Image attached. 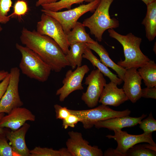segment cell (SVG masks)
Wrapping results in <instances>:
<instances>
[{
    "mask_svg": "<svg viewBox=\"0 0 156 156\" xmlns=\"http://www.w3.org/2000/svg\"><path fill=\"white\" fill-rule=\"evenodd\" d=\"M10 76V73L0 82V101L5 93L9 84Z\"/></svg>",
    "mask_w": 156,
    "mask_h": 156,
    "instance_id": "34",
    "label": "cell"
},
{
    "mask_svg": "<svg viewBox=\"0 0 156 156\" xmlns=\"http://www.w3.org/2000/svg\"><path fill=\"white\" fill-rule=\"evenodd\" d=\"M9 73L10 81L0 101V113L8 114L13 109L23 105L18 92L20 69L17 67L12 68Z\"/></svg>",
    "mask_w": 156,
    "mask_h": 156,
    "instance_id": "8",
    "label": "cell"
},
{
    "mask_svg": "<svg viewBox=\"0 0 156 156\" xmlns=\"http://www.w3.org/2000/svg\"><path fill=\"white\" fill-rule=\"evenodd\" d=\"M62 126L65 129L68 127L73 128L79 122H80L81 119L77 116L70 114L67 117L62 120Z\"/></svg>",
    "mask_w": 156,
    "mask_h": 156,
    "instance_id": "31",
    "label": "cell"
},
{
    "mask_svg": "<svg viewBox=\"0 0 156 156\" xmlns=\"http://www.w3.org/2000/svg\"><path fill=\"white\" fill-rule=\"evenodd\" d=\"M111 81L105 86L99 101V103L106 106L117 107L129 100L122 88Z\"/></svg>",
    "mask_w": 156,
    "mask_h": 156,
    "instance_id": "16",
    "label": "cell"
},
{
    "mask_svg": "<svg viewBox=\"0 0 156 156\" xmlns=\"http://www.w3.org/2000/svg\"><path fill=\"white\" fill-rule=\"evenodd\" d=\"M5 133H0V156H18L8 142Z\"/></svg>",
    "mask_w": 156,
    "mask_h": 156,
    "instance_id": "28",
    "label": "cell"
},
{
    "mask_svg": "<svg viewBox=\"0 0 156 156\" xmlns=\"http://www.w3.org/2000/svg\"><path fill=\"white\" fill-rule=\"evenodd\" d=\"M54 107L56 113V118L57 119L62 120L71 114L69 109L66 107H63L58 104H55L54 105Z\"/></svg>",
    "mask_w": 156,
    "mask_h": 156,
    "instance_id": "32",
    "label": "cell"
},
{
    "mask_svg": "<svg viewBox=\"0 0 156 156\" xmlns=\"http://www.w3.org/2000/svg\"><path fill=\"white\" fill-rule=\"evenodd\" d=\"M156 99V87H146L142 90L141 97Z\"/></svg>",
    "mask_w": 156,
    "mask_h": 156,
    "instance_id": "33",
    "label": "cell"
},
{
    "mask_svg": "<svg viewBox=\"0 0 156 156\" xmlns=\"http://www.w3.org/2000/svg\"><path fill=\"white\" fill-rule=\"evenodd\" d=\"M66 35L69 46L78 42L93 43L95 42L90 37L89 34L87 33L83 24L78 21Z\"/></svg>",
    "mask_w": 156,
    "mask_h": 156,
    "instance_id": "21",
    "label": "cell"
},
{
    "mask_svg": "<svg viewBox=\"0 0 156 156\" xmlns=\"http://www.w3.org/2000/svg\"><path fill=\"white\" fill-rule=\"evenodd\" d=\"M103 155L105 156H123V155L117 151L116 149H114L112 148H108L105 151Z\"/></svg>",
    "mask_w": 156,
    "mask_h": 156,
    "instance_id": "35",
    "label": "cell"
},
{
    "mask_svg": "<svg viewBox=\"0 0 156 156\" xmlns=\"http://www.w3.org/2000/svg\"><path fill=\"white\" fill-rule=\"evenodd\" d=\"M114 0H100L93 14L85 19L82 23L99 42L102 41L103 34L105 30L119 26L118 21L115 18H111L109 14V8Z\"/></svg>",
    "mask_w": 156,
    "mask_h": 156,
    "instance_id": "4",
    "label": "cell"
},
{
    "mask_svg": "<svg viewBox=\"0 0 156 156\" xmlns=\"http://www.w3.org/2000/svg\"><path fill=\"white\" fill-rule=\"evenodd\" d=\"M146 5L152 2L155 0H141Z\"/></svg>",
    "mask_w": 156,
    "mask_h": 156,
    "instance_id": "39",
    "label": "cell"
},
{
    "mask_svg": "<svg viewBox=\"0 0 156 156\" xmlns=\"http://www.w3.org/2000/svg\"><path fill=\"white\" fill-rule=\"evenodd\" d=\"M5 115L4 113H0V121L2 118ZM5 133V130L2 128L0 127V133Z\"/></svg>",
    "mask_w": 156,
    "mask_h": 156,
    "instance_id": "38",
    "label": "cell"
},
{
    "mask_svg": "<svg viewBox=\"0 0 156 156\" xmlns=\"http://www.w3.org/2000/svg\"><path fill=\"white\" fill-rule=\"evenodd\" d=\"M108 32L109 36L118 41L123 48L125 59L117 62L118 66L126 69L133 68L138 69L150 60L140 49L141 38L131 33L122 35L112 28L108 29Z\"/></svg>",
    "mask_w": 156,
    "mask_h": 156,
    "instance_id": "2",
    "label": "cell"
},
{
    "mask_svg": "<svg viewBox=\"0 0 156 156\" xmlns=\"http://www.w3.org/2000/svg\"><path fill=\"white\" fill-rule=\"evenodd\" d=\"M87 47L95 51L100 57V61L107 67H109L115 71L118 77L123 81L126 69L116 64L110 58L109 54L102 45L96 41L93 43H86Z\"/></svg>",
    "mask_w": 156,
    "mask_h": 156,
    "instance_id": "18",
    "label": "cell"
},
{
    "mask_svg": "<svg viewBox=\"0 0 156 156\" xmlns=\"http://www.w3.org/2000/svg\"><path fill=\"white\" fill-rule=\"evenodd\" d=\"M12 4V0H0V24L8 22L10 18L8 15Z\"/></svg>",
    "mask_w": 156,
    "mask_h": 156,
    "instance_id": "27",
    "label": "cell"
},
{
    "mask_svg": "<svg viewBox=\"0 0 156 156\" xmlns=\"http://www.w3.org/2000/svg\"><path fill=\"white\" fill-rule=\"evenodd\" d=\"M28 11V7L27 2L24 0H18L14 5L13 11L9 16L21 17L25 15Z\"/></svg>",
    "mask_w": 156,
    "mask_h": 156,
    "instance_id": "30",
    "label": "cell"
},
{
    "mask_svg": "<svg viewBox=\"0 0 156 156\" xmlns=\"http://www.w3.org/2000/svg\"><path fill=\"white\" fill-rule=\"evenodd\" d=\"M69 138L66 142L67 148L72 156H102V150L96 146H92L83 139L81 133L69 131Z\"/></svg>",
    "mask_w": 156,
    "mask_h": 156,
    "instance_id": "12",
    "label": "cell"
},
{
    "mask_svg": "<svg viewBox=\"0 0 156 156\" xmlns=\"http://www.w3.org/2000/svg\"><path fill=\"white\" fill-rule=\"evenodd\" d=\"M67 54L66 55V60L72 69L77 66H81L82 55L84 50L87 47L86 43L78 42L70 46Z\"/></svg>",
    "mask_w": 156,
    "mask_h": 156,
    "instance_id": "22",
    "label": "cell"
},
{
    "mask_svg": "<svg viewBox=\"0 0 156 156\" xmlns=\"http://www.w3.org/2000/svg\"><path fill=\"white\" fill-rule=\"evenodd\" d=\"M30 127L27 123L18 129L14 131H5V133L9 144L13 151L18 156H30V150L25 141V136Z\"/></svg>",
    "mask_w": 156,
    "mask_h": 156,
    "instance_id": "15",
    "label": "cell"
},
{
    "mask_svg": "<svg viewBox=\"0 0 156 156\" xmlns=\"http://www.w3.org/2000/svg\"><path fill=\"white\" fill-rule=\"evenodd\" d=\"M59 0H38L36 2V7L41 6L42 5L55 2Z\"/></svg>",
    "mask_w": 156,
    "mask_h": 156,
    "instance_id": "36",
    "label": "cell"
},
{
    "mask_svg": "<svg viewBox=\"0 0 156 156\" xmlns=\"http://www.w3.org/2000/svg\"><path fill=\"white\" fill-rule=\"evenodd\" d=\"M9 73L4 70L0 71V82L3 80L8 74Z\"/></svg>",
    "mask_w": 156,
    "mask_h": 156,
    "instance_id": "37",
    "label": "cell"
},
{
    "mask_svg": "<svg viewBox=\"0 0 156 156\" xmlns=\"http://www.w3.org/2000/svg\"><path fill=\"white\" fill-rule=\"evenodd\" d=\"M147 116L143 114L138 117H130L129 115L114 117L99 121L94 125L97 128H106L110 130L121 129L125 127H130L139 124Z\"/></svg>",
    "mask_w": 156,
    "mask_h": 156,
    "instance_id": "17",
    "label": "cell"
},
{
    "mask_svg": "<svg viewBox=\"0 0 156 156\" xmlns=\"http://www.w3.org/2000/svg\"><path fill=\"white\" fill-rule=\"evenodd\" d=\"M138 71L147 87H156V64L150 60L138 68Z\"/></svg>",
    "mask_w": 156,
    "mask_h": 156,
    "instance_id": "23",
    "label": "cell"
},
{
    "mask_svg": "<svg viewBox=\"0 0 156 156\" xmlns=\"http://www.w3.org/2000/svg\"><path fill=\"white\" fill-rule=\"evenodd\" d=\"M106 83L104 75L97 69L92 70L86 78L84 84L88 86L86 91L83 93L81 98L88 107L92 108L97 105Z\"/></svg>",
    "mask_w": 156,
    "mask_h": 156,
    "instance_id": "9",
    "label": "cell"
},
{
    "mask_svg": "<svg viewBox=\"0 0 156 156\" xmlns=\"http://www.w3.org/2000/svg\"><path fill=\"white\" fill-rule=\"evenodd\" d=\"M114 135H109L106 136L109 139H113L117 143L116 149L126 156L127 151L134 145L138 143L146 142L154 146L156 144L153 140L152 133H143L138 135H133L129 134L126 131L121 129L114 130Z\"/></svg>",
    "mask_w": 156,
    "mask_h": 156,
    "instance_id": "11",
    "label": "cell"
},
{
    "mask_svg": "<svg viewBox=\"0 0 156 156\" xmlns=\"http://www.w3.org/2000/svg\"><path fill=\"white\" fill-rule=\"evenodd\" d=\"M83 58L88 60L94 66H95L105 76L117 85H120L123 81L118 76L112 73L92 53L91 50L87 47L85 49L82 55Z\"/></svg>",
    "mask_w": 156,
    "mask_h": 156,
    "instance_id": "20",
    "label": "cell"
},
{
    "mask_svg": "<svg viewBox=\"0 0 156 156\" xmlns=\"http://www.w3.org/2000/svg\"><path fill=\"white\" fill-rule=\"evenodd\" d=\"M30 156H72L68 149L62 148L59 150L52 148L35 147L30 151Z\"/></svg>",
    "mask_w": 156,
    "mask_h": 156,
    "instance_id": "25",
    "label": "cell"
},
{
    "mask_svg": "<svg viewBox=\"0 0 156 156\" xmlns=\"http://www.w3.org/2000/svg\"><path fill=\"white\" fill-rule=\"evenodd\" d=\"M22 44L38 55L56 72L69 66L62 49L53 39L42 35L36 31L29 30L24 27L20 37Z\"/></svg>",
    "mask_w": 156,
    "mask_h": 156,
    "instance_id": "1",
    "label": "cell"
},
{
    "mask_svg": "<svg viewBox=\"0 0 156 156\" xmlns=\"http://www.w3.org/2000/svg\"><path fill=\"white\" fill-rule=\"evenodd\" d=\"M35 119V116L29 109L21 107H17L2 118L0 127L9 128L14 131L21 127L26 121H34Z\"/></svg>",
    "mask_w": 156,
    "mask_h": 156,
    "instance_id": "13",
    "label": "cell"
},
{
    "mask_svg": "<svg viewBox=\"0 0 156 156\" xmlns=\"http://www.w3.org/2000/svg\"><path fill=\"white\" fill-rule=\"evenodd\" d=\"M71 114L81 119L83 127L88 129L92 127L96 122L107 119L129 115L130 110L127 109L122 111L114 110L107 106L101 104L94 108L83 110L69 109Z\"/></svg>",
    "mask_w": 156,
    "mask_h": 156,
    "instance_id": "5",
    "label": "cell"
},
{
    "mask_svg": "<svg viewBox=\"0 0 156 156\" xmlns=\"http://www.w3.org/2000/svg\"><path fill=\"white\" fill-rule=\"evenodd\" d=\"M36 31L49 36L55 41L66 55L70 47L61 24L56 19L43 13L36 25Z\"/></svg>",
    "mask_w": 156,
    "mask_h": 156,
    "instance_id": "7",
    "label": "cell"
},
{
    "mask_svg": "<svg viewBox=\"0 0 156 156\" xmlns=\"http://www.w3.org/2000/svg\"><path fill=\"white\" fill-rule=\"evenodd\" d=\"M15 46L21 54L19 67L23 74L40 82L47 81L52 70L50 66L38 55L27 47L18 43Z\"/></svg>",
    "mask_w": 156,
    "mask_h": 156,
    "instance_id": "3",
    "label": "cell"
},
{
    "mask_svg": "<svg viewBox=\"0 0 156 156\" xmlns=\"http://www.w3.org/2000/svg\"><path fill=\"white\" fill-rule=\"evenodd\" d=\"M156 146L149 144H135L129 148L126 156H155Z\"/></svg>",
    "mask_w": 156,
    "mask_h": 156,
    "instance_id": "24",
    "label": "cell"
},
{
    "mask_svg": "<svg viewBox=\"0 0 156 156\" xmlns=\"http://www.w3.org/2000/svg\"><path fill=\"white\" fill-rule=\"evenodd\" d=\"M2 30V28L1 26L0 25V32Z\"/></svg>",
    "mask_w": 156,
    "mask_h": 156,
    "instance_id": "40",
    "label": "cell"
},
{
    "mask_svg": "<svg viewBox=\"0 0 156 156\" xmlns=\"http://www.w3.org/2000/svg\"><path fill=\"white\" fill-rule=\"evenodd\" d=\"M95 0H59L55 2L46 4L41 6L42 9L53 12H57L63 9H70L72 6L75 4L84 1L90 2Z\"/></svg>",
    "mask_w": 156,
    "mask_h": 156,
    "instance_id": "26",
    "label": "cell"
},
{
    "mask_svg": "<svg viewBox=\"0 0 156 156\" xmlns=\"http://www.w3.org/2000/svg\"><path fill=\"white\" fill-rule=\"evenodd\" d=\"M140 128L144 133H152L156 130V120L153 118L151 112L146 118L140 122Z\"/></svg>",
    "mask_w": 156,
    "mask_h": 156,
    "instance_id": "29",
    "label": "cell"
},
{
    "mask_svg": "<svg viewBox=\"0 0 156 156\" xmlns=\"http://www.w3.org/2000/svg\"><path fill=\"white\" fill-rule=\"evenodd\" d=\"M86 65L77 66L74 71H67L62 81L63 86L56 91L60 102H63L72 92L76 90H82L83 87L82 82L85 75L89 71Z\"/></svg>",
    "mask_w": 156,
    "mask_h": 156,
    "instance_id": "10",
    "label": "cell"
},
{
    "mask_svg": "<svg viewBox=\"0 0 156 156\" xmlns=\"http://www.w3.org/2000/svg\"><path fill=\"white\" fill-rule=\"evenodd\" d=\"M100 2V0H95L87 4L80 5L72 9L63 11L53 12L43 9L41 11L58 21L66 35L73 28L81 16L88 12H94Z\"/></svg>",
    "mask_w": 156,
    "mask_h": 156,
    "instance_id": "6",
    "label": "cell"
},
{
    "mask_svg": "<svg viewBox=\"0 0 156 156\" xmlns=\"http://www.w3.org/2000/svg\"><path fill=\"white\" fill-rule=\"evenodd\" d=\"M146 5V14L142 23L145 26L146 37L149 41H151L156 36V0Z\"/></svg>",
    "mask_w": 156,
    "mask_h": 156,
    "instance_id": "19",
    "label": "cell"
},
{
    "mask_svg": "<svg viewBox=\"0 0 156 156\" xmlns=\"http://www.w3.org/2000/svg\"><path fill=\"white\" fill-rule=\"evenodd\" d=\"M137 69L135 68L126 69L122 88L128 99L133 103L141 97L142 79Z\"/></svg>",
    "mask_w": 156,
    "mask_h": 156,
    "instance_id": "14",
    "label": "cell"
}]
</instances>
